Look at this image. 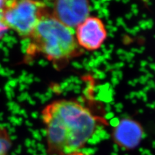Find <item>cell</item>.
Returning <instances> with one entry per match:
<instances>
[{
	"instance_id": "1",
	"label": "cell",
	"mask_w": 155,
	"mask_h": 155,
	"mask_svg": "<svg viewBox=\"0 0 155 155\" xmlns=\"http://www.w3.org/2000/svg\"><path fill=\"white\" fill-rule=\"evenodd\" d=\"M47 150L52 155H74L94 134L98 122L89 108L72 99H58L41 110Z\"/></svg>"
},
{
	"instance_id": "2",
	"label": "cell",
	"mask_w": 155,
	"mask_h": 155,
	"mask_svg": "<svg viewBox=\"0 0 155 155\" xmlns=\"http://www.w3.org/2000/svg\"><path fill=\"white\" fill-rule=\"evenodd\" d=\"M27 53L40 54L58 67L67 64L82 54L74 31L66 27L51 12L38 23L31 37Z\"/></svg>"
},
{
	"instance_id": "3",
	"label": "cell",
	"mask_w": 155,
	"mask_h": 155,
	"mask_svg": "<svg viewBox=\"0 0 155 155\" xmlns=\"http://www.w3.org/2000/svg\"><path fill=\"white\" fill-rule=\"evenodd\" d=\"M50 12L43 2L13 0L7 1L3 16L8 29L15 32L21 39H29L38 23Z\"/></svg>"
},
{
	"instance_id": "4",
	"label": "cell",
	"mask_w": 155,
	"mask_h": 155,
	"mask_svg": "<svg viewBox=\"0 0 155 155\" xmlns=\"http://www.w3.org/2000/svg\"><path fill=\"white\" fill-rule=\"evenodd\" d=\"M90 4L84 0H60L54 2L51 14L72 30L89 17Z\"/></svg>"
},
{
	"instance_id": "5",
	"label": "cell",
	"mask_w": 155,
	"mask_h": 155,
	"mask_svg": "<svg viewBox=\"0 0 155 155\" xmlns=\"http://www.w3.org/2000/svg\"><path fill=\"white\" fill-rule=\"evenodd\" d=\"M78 44L83 49L93 51L103 45L107 37L104 22L96 16H89L75 29Z\"/></svg>"
},
{
	"instance_id": "6",
	"label": "cell",
	"mask_w": 155,
	"mask_h": 155,
	"mask_svg": "<svg viewBox=\"0 0 155 155\" xmlns=\"http://www.w3.org/2000/svg\"><path fill=\"white\" fill-rule=\"evenodd\" d=\"M112 137L118 146L126 150H133L141 143L144 137V130L137 121L124 118L115 125Z\"/></svg>"
},
{
	"instance_id": "7",
	"label": "cell",
	"mask_w": 155,
	"mask_h": 155,
	"mask_svg": "<svg viewBox=\"0 0 155 155\" xmlns=\"http://www.w3.org/2000/svg\"><path fill=\"white\" fill-rule=\"evenodd\" d=\"M12 145L11 134L7 129L0 125V155H9Z\"/></svg>"
},
{
	"instance_id": "8",
	"label": "cell",
	"mask_w": 155,
	"mask_h": 155,
	"mask_svg": "<svg viewBox=\"0 0 155 155\" xmlns=\"http://www.w3.org/2000/svg\"><path fill=\"white\" fill-rule=\"evenodd\" d=\"M8 30L9 29L8 27L6 25L4 21L3 12L0 11V40H2L4 35H5Z\"/></svg>"
},
{
	"instance_id": "9",
	"label": "cell",
	"mask_w": 155,
	"mask_h": 155,
	"mask_svg": "<svg viewBox=\"0 0 155 155\" xmlns=\"http://www.w3.org/2000/svg\"><path fill=\"white\" fill-rule=\"evenodd\" d=\"M7 1H3V0H0V11L3 12V10L5 7Z\"/></svg>"
}]
</instances>
